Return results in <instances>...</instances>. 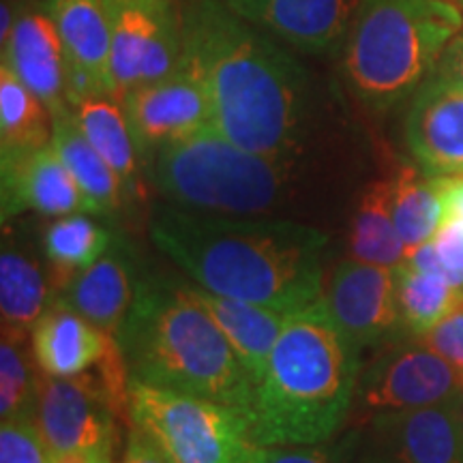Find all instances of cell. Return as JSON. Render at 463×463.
I'll use <instances>...</instances> for the list:
<instances>
[{
  "label": "cell",
  "instance_id": "obj_1",
  "mask_svg": "<svg viewBox=\"0 0 463 463\" xmlns=\"http://www.w3.org/2000/svg\"><path fill=\"white\" fill-rule=\"evenodd\" d=\"M183 65L204 84L211 125L264 157H316L317 95L305 67L222 0H184Z\"/></svg>",
  "mask_w": 463,
  "mask_h": 463
},
{
  "label": "cell",
  "instance_id": "obj_2",
  "mask_svg": "<svg viewBox=\"0 0 463 463\" xmlns=\"http://www.w3.org/2000/svg\"><path fill=\"white\" fill-rule=\"evenodd\" d=\"M150 239L198 286L297 314L324 298L331 234L297 219L228 217L161 206Z\"/></svg>",
  "mask_w": 463,
  "mask_h": 463
},
{
  "label": "cell",
  "instance_id": "obj_3",
  "mask_svg": "<svg viewBox=\"0 0 463 463\" xmlns=\"http://www.w3.org/2000/svg\"><path fill=\"white\" fill-rule=\"evenodd\" d=\"M361 354L324 298L289 316L253 386L247 412L253 439L277 449L339 436L356 405Z\"/></svg>",
  "mask_w": 463,
  "mask_h": 463
},
{
  "label": "cell",
  "instance_id": "obj_4",
  "mask_svg": "<svg viewBox=\"0 0 463 463\" xmlns=\"http://www.w3.org/2000/svg\"><path fill=\"white\" fill-rule=\"evenodd\" d=\"M314 159L264 157L206 125L165 144L150 161V181L184 211L311 223L324 206Z\"/></svg>",
  "mask_w": 463,
  "mask_h": 463
},
{
  "label": "cell",
  "instance_id": "obj_5",
  "mask_svg": "<svg viewBox=\"0 0 463 463\" xmlns=\"http://www.w3.org/2000/svg\"><path fill=\"white\" fill-rule=\"evenodd\" d=\"M131 382L249 412L253 378L183 283H144L116 335Z\"/></svg>",
  "mask_w": 463,
  "mask_h": 463
},
{
  "label": "cell",
  "instance_id": "obj_6",
  "mask_svg": "<svg viewBox=\"0 0 463 463\" xmlns=\"http://www.w3.org/2000/svg\"><path fill=\"white\" fill-rule=\"evenodd\" d=\"M461 31L453 0H356L341 45L347 90L372 112H389L420 89Z\"/></svg>",
  "mask_w": 463,
  "mask_h": 463
},
{
  "label": "cell",
  "instance_id": "obj_7",
  "mask_svg": "<svg viewBox=\"0 0 463 463\" xmlns=\"http://www.w3.org/2000/svg\"><path fill=\"white\" fill-rule=\"evenodd\" d=\"M131 422L167 463H264L269 453L242 410L140 382H131Z\"/></svg>",
  "mask_w": 463,
  "mask_h": 463
},
{
  "label": "cell",
  "instance_id": "obj_8",
  "mask_svg": "<svg viewBox=\"0 0 463 463\" xmlns=\"http://www.w3.org/2000/svg\"><path fill=\"white\" fill-rule=\"evenodd\" d=\"M108 14L109 95L116 101L183 67V15L176 0H108Z\"/></svg>",
  "mask_w": 463,
  "mask_h": 463
},
{
  "label": "cell",
  "instance_id": "obj_9",
  "mask_svg": "<svg viewBox=\"0 0 463 463\" xmlns=\"http://www.w3.org/2000/svg\"><path fill=\"white\" fill-rule=\"evenodd\" d=\"M34 420L50 455L101 453L114 457L118 425L106 382L99 372L67 378L39 373Z\"/></svg>",
  "mask_w": 463,
  "mask_h": 463
},
{
  "label": "cell",
  "instance_id": "obj_10",
  "mask_svg": "<svg viewBox=\"0 0 463 463\" xmlns=\"http://www.w3.org/2000/svg\"><path fill=\"white\" fill-rule=\"evenodd\" d=\"M461 402L358 419L354 463H463Z\"/></svg>",
  "mask_w": 463,
  "mask_h": 463
},
{
  "label": "cell",
  "instance_id": "obj_11",
  "mask_svg": "<svg viewBox=\"0 0 463 463\" xmlns=\"http://www.w3.org/2000/svg\"><path fill=\"white\" fill-rule=\"evenodd\" d=\"M463 399L453 369L420 339L405 337L382 345L369 364H363L356 405L363 412L420 410Z\"/></svg>",
  "mask_w": 463,
  "mask_h": 463
},
{
  "label": "cell",
  "instance_id": "obj_12",
  "mask_svg": "<svg viewBox=\"0 0 463 463\" xmlns=\"http://www.w3.org/2000/svg\"><path fill=\"white\" fill-rule=\"evenodd\" d=\"M324 300L354 344L378 347L405 339L395 297V269L345 258L331 270Z\"/></svg>",
  "mask_w": 463,
  "mask_h": 463
},
{
  "label": "cell",
  "instance_id": "obj_13",
  "mask_svg": "<svg viewBox=\"0 0 463 463\" xmlns=\"http://www.w3.org/2000/svg\"><path fill=\"white\" fill-rule=\"evenodd\" d=\"M120 106L144 164H150L165 144L211 125L204 84L184 65L170 78L131 90Z\"/></svg>",
  "mask_w": 463,
  "mask_h": 463
},
{
  "label": "cell",
  "instance_id": "obj_14",
  "mask_svg": "<svg viewBox=\"0 0 463 463\" xmlns=\"http://www.w3.org/2000/svg\"><path fill=\"white\" fill-rule=\"evenodd\" d=\"M405 144L414 164L430 176L463 174V86L431 73L416 90Z\"/></svg>",
  "mask_w": 463,
  "mask_h": 463
},
{
  "label": "cell",
  "instance_id": "obj_15",
  "mask_svg": "<svg viewBox=\"0 0 463 463\" xmlns=\"http://www.w3.org/2000/svg\"><path fill=\"white\" fill-rule=\"evenodd\" d=\"M0 208L3 223L22 213L43 217H67L75 213L92 215L90 202L58 157L54 144L22 155L0 157Z\"/></svg>",
  "mask_w": 463,
  "mask_h": 463
},
{
  "label": "cell",
  "instance_id": "obj_16",
  "mask_svg": "<svg viewBox=\"0 0 463 463\" xmlns=\"http://www.w3.org/2000/svg\"><path fill=\"white\" fill-rule=\"evenodd\" d=\"M42 9L52 17L65 45L67 103L109 95L112 31L108 0H42Z\"/></svg>",
  "mask_w": 463,
  "mask_h": 463
},
{
  "label": "cell",
  "instance_id": "obj_17",
  "mask_svg": "<svg viewBox=\"0 0 463 463\" xmlns=\"http://www.w3.org/2000/svg\"><path fill=\"white\" fill-rule=\"evenodd\" d=\"M222 3L253 26L311 56H322L341 48L354 14L352 0H222Z\"/></svg>",
  "mask_w": 463,
  "mask_h": 463
},
{
  "label": "cell",
  "instance_id": "obj_18",
  "mask_svg": "<svg viewBox=\"0 0 463 463\" xmlns=\"http://www.w3.org/2000/svg\"><path fill=\"white\" fill-rule=\"evenodd\" d=\"M3 62L48 106L52 116L69 108L65 45L43 9L17 15L14 33L3 45Z\"/></svg>",
  "mask_w": 463,
  "mask_h": 463
},
{
  "label": "cell",
  "instance_id": "obj_19",
  "mask_svg": "<svg viewBox=\"0 0 463 463\" xmlns=\"http://www.w3.org/2000/svg\"><path fill=\"white\" fill-rule=\"evenodd\" d=\"M114 339V335L103 333L61 297L52 300L31 328L39 372L52 378H67L97 367Z\"/></svg>",
  "mask_w": 463,
  "mask_h": 463
},
{
  "label": "cell",
  "instance_id": "obj_20",
  "mask_svg": "<svg viewBox=\"0 0 463 463\" xmlns=\"http://www.w3.org/2000/svg\"><path fill=\"white\" fill-rule=\"evenodd\" d=\"M184 292L211 316L219 331L228 339V344L239 356L242 367L253 378V386L264 373L273 347L292 314L270 309V307L247 303V300L222 297L198 283H183Z\"/></svg>",
  "mask_w": 463,
  "mask_h": 463
},
{
  "label": "cell",
  "instance_id": "obj_21",
  "mask_svg": "<svg viewBox=\"0 0 463 463\" xmlns=\"http://www.w3.org/2000/svg\"><path fill=\"white\" fill-rule=\"evenodd\" d=\"M133 266L123 247L112 245L103 258L71 281L61 298L97 328L118 335L137 297Z\"/></svg>",
  "mask_w": 463,
  "mask_h": 463
},
{
  "label": "cell",
  "instance_id": "obj_22",
  "mask_svg": "<svg viewBox=\"0 0 463 463\" xmlns=\"http://www.w3.org/2000/svg\"><path fill=\"white\" fill-rule=\"evenodd\" d=\"M48 270L34 247L5 225L0 249V314L3 328L28 331L54 300Z\"/></svg>",
  "mask_w": 463,
  "mask_h": 463
},
{
  "label": "cell",
  "instance_id": "obj_23",
  "mask_svg": "<svg viewBox=\"0 0 463 463\" xmlns=\"http://www.w3.org/2000/svg\"><path fill=\"white\" fill-rule=\"evenodd\" d=\"M75 125L108 161L125 184L127 198L140 195L142 157L120 101L109 95H92L69 103Z\"/></svg>",
  "mask_w": 463,
  "mask_h": 463
},
{
  "label": "cell",
  "instance_id": "obj_24",
  "mask_svg": "<svg viewBox=\"0 0 463 463\" xmlns=\"http://www.w3.org/2000/svg\"><path fill=\"white\" fill-rule=\"evenodd\" d=\"M52 144L58 157L71 172L75 183L84 191L86 200L90 202L92 215H118L127 202L125 184L118 174L108 165V161L86 140L69 108L52 116Z\"/></svg>",
  "mask_w": 463,
  "mask_h": 463
},
{
  "label": "cell",
  "instance_id": "obj_25",
  "mask_svg": "<svg viewBox=\"0 0 463 463\" xmlns=\"http://www.w3.org/2000/svg\"><path fill=\"white\" fill-rule=\"evenodd\" d=\"M347 258L397 269L405 262L403 241L392 217V176L367 183L354 202L347 225Z\"/></svg>",
  "mask_w": 463,
  "mask_h": 463
},
{
  "label": "cell",
  "instance_id": "obj_26",
  "mask_svg": "<svg viewBox=\"0 0 463 463\" xmlns=\"http://www.w3.org/2000/svg\"><path fill=\"white\" fill-rule=\"evenodd\" d=\"M86 215L89 213L56 217L42 234V251L54 297H61L75 277L112 247V232Z\"/></svg>",
  "mask_w": 463,
  "mask_h": 463
},
{
  "label": "cell",
  "instance_id": "obj_27",
  "mask_svg": "<svg viewBox=\"0 0 463 463\" xmlns=\"http://www.w3.org/2000/svg\"><path fill=\"white\" fill-rule=\"evenodd\" d=\"M392 176V217L405 253L430 242L444 222V204L436 178L416 164H402Z\"/></svg>",
  "mask_w": 463,
  "mask_h": 463
},
{
  "label": "cell",
  "instance_id": "obj_28",
  "mask_svg": "<svg viewBox=\"0 0 463 463\" xmlns=\"http://www.w3.org/2000/svg\"><path fill=\"white\" fill-rule=\"evenodd\" d=\"M52 144V112L9 65H0V157Z\"/></svg>",
  "mask_w": 463,
  "mask_h": 463
},
{
  "label": "cell",
  "instance_id": "obj_29",
  "mask_svg": "<svg viewBox=\"0 0 463 463\" xmlns=\"http://www.w3.org/2000/svg\"><path fill=\"white\" fill-rule=\"evenodd\" d=\"M395 297L403 333L419 339L459 305L463 292L442 275L403 262L395 269Z\"/></svg>",
  "mask_w": 463,
  "mask_h": 463
},
{
  "label": "cell",
  "instance_id": "obj_30",
  "mask_svg": "<svg viewBox=\"0 0 463 463\" xmlns=\"http://www.w3.org/2000/svg\"><path fill=\"white\" fill-rule=\"evenodd\" d=\"M39 367L33 354L31 333L3 328L0 339V419L34 416Z\"/></svg>",
  "mask_w": 463,
  "mask_h": 463
},
{
  "label": "cell",
  "instance_id": "obj_31",
  "mask_svg": "<svg viewBox=\"0 0 463 463\" xmlns=\"http://www.w3.org/2000/svg\"><path fill=\"white\" fill-rule=\"evenodd\" d=\"M405 262L420 270L438 273L463 292V219L444 217L436 236L414 249Z\"/></svg>",
  "mask_w": 463,
  "mask_h": 463
},
{
  "label": "cell",
  "instance_id": "obj_32",
  "mask_svg": "<svg viewBox=\"0 0 463 463\" xmlns=\"http://www.w3.org/2000/svg\"><path fill=\"white\" fill-rule=\"evenodd\" d=\"M0 463H50L48 447L33 414L3 420Z\"/></svg>",
  "mask_w": 463,
  "mask_h": 463
},
{
  "label": "cell",
  "instance_id": "obj_33",
  "mask_svg": "<svg viewBox=\"0 0 463 463\" xmlns=\"http://www.w3.org/2000/svg\"><path fill=\"white\" fill-rule=\"evenodd\" d=\"M264 463H354V433L347 425L328 442L269 449Z\"/></svg>",
  "mask_w": 463,
  "mask_h": 463
},
{
  "label": "cell",
  "instance_id": "obj_34",
  "mask_svg": "<svg viewBox=\"0 0 463 463\" xmlns=\"http://www.w3.org/2000/svg\"><path fill=\"white\" fill-rule=\"evenodd\" d=\"M419 339L449 363L463 389V298L442 322Z\"/></svg>",
  "mask_w": 463,
  "mask_h": 463
},
{
  "label": "cell",
  "instance_id": "obj_35",
  "mask_svg": "<svg viewBox=\"0 0 463 463\" xmlns=\"http://www.w3.org/2000/svg\"><path fill=\"white\" fill-rule=\"evenodd\" d=\"M118 463H167V459L146 433L137 430L136 425H131L129 436H127L125 453Z\"/></svg>",
  "mask_w": 463,
  "mask_h": 463
},
{
  "label": "cell",
  "instance_id": "obj_36",
  "mask_svg": "<svg viewBox=\"0 0 463 463\" xmlns=\"http://www.w3.org/2000/svg\"><path fill=\"white\" fill-rule=\"evenodd\" d=\"M438 183L439 198L444 204V217L463 219V174L457 176H433Z\"/></svg>",
  "mask_w": 463,
  "mask_h": 463
},
{
  "label": "cell",
  "instance_id": "obj_37",
  "mask_svg": "<svg viewBox=\"0 0 463 463\" xmlns=\"http://www.w3.org/2000/svg\"><path fill=\"white\" fill-rule=\"evenodd\" d=\"M433 73L444 75V78L453 80V82L463 86V31L457 34L453 42L447 45V50L442 52Z\"/></svg>",
  "mask_w": 463,
  "mask_h": 463
},
{
  "label": "cell",
  "instance_id": "obj_38",
  "mask_svg": "<svg viewBox=\"0 0 463 463\" xmlns=\"http://www.w3.org/2000/svg\"><path fill=\"white\" fill-rule=\"evenodd\" d=\"M17 17L14 15V9L9 7V3H3V9H0V43H7L11 33H14Z\"/></svg>",
  "mask_w": 463,
  "mask_h": 463
},
{
  "label": "cell",
  "instance_id": "obj_39",
  "mask_svg": "<svg viewBox=\"0 0 463 463\" xmlns=\"http://www.w3.org/2000/svg\"><path fill=\"white\" fill-rule=\"evenodd\" d=\"M461 425H463V402H461Z\"/></svg>",
  "mask_w": 463,
  "mask_h": 463
},
{
  "label": "cell",
  "instance_id": "obj_40",
  "mask_svg": "<svg viewBox=\"0 0 463 463\" xmlns=\"http://www.w3.org/2000/svg\"><path fill=\"white\" fill-rule=\"evenodd\" d=\"M453 3H457V5H461V3H463V0H453Z\"/></svg>",
  "mask_w": 463,
  "mask_h": 463
},
{
  "label": "cell",
  "instance_id": "obj_41",
  "mask_svg": "<svg viewBox=\"0 0 463 463\" xmlns=\"http://www.w3.org/2000/svg\"><path fill=\"white\" fill-rule=\"evenodd\" d=\"M459 7H461V9H463V3H461V5H459Z\"/></svg>",
  "mask_w": 463,
  "mask_h": 463
}]
</instances>
